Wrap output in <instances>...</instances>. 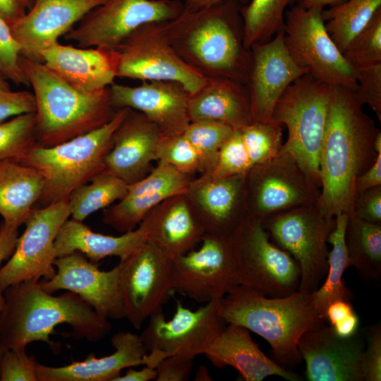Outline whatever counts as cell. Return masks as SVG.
I'll use <instances>...</instances> for the list:
<instances>
[{"label": "cell", "mask_w": 381, "mask_h": 381, "mask_svg": "<svg viewBox=\"0 0 381 381\" xmlns=\"http://www.w3.org/2000/svg\"><path fill=\"white\" fill-rule=\"evenodd\" d=\"M352 90L332 86L329 116L319 155L318 205L327 216H353L355 181L377 156L374 142L380 130L362 109Z\"/></svg>", "instance_id": "obj_1"}, {"label": "cell", "mask_w": 381, "mask_h": 381, "mask_svg": "<svg viewBox=\"0 0 381 381\" xmlns=\"http://www.w3.org/2000/svg\"><path fill=\"white\" fill-rule=\"evenodd\" d=\"M0 313V342L6 350H25L31 342L43 341L54 352L59 345L50 339L55 327L67 324L75 339L97 342L110 332L111 324L99 316L77 294L54 296L45 291L39 280L30 279L10 286L5 291Z\"/></svg>", "instance_id": "obj_2"}, {"label": "cell", "mask_w": 381, "mask_h": 381, "mask_svg": "<svg viewBox=\"0 0 381 381\" xmlns=\"http://www.w3.org/2000/svg\"><path fill=\"white\" fill-rule=\"evenodd\" d=\"M241 6L236 0H223L193 12L183 10L164 23L176 54L203 77L247 85L251 52L244 45Z\"/></svg>", "instance_id": "obj_3"}, {"label": "cell", "mask_w": 381, "mask_h": 381, "mask_svg": "<svg viewBox=\"0 0 381 381\" xmlns=\"http://www.w3.org/2000/svg\"><path fill=\"white\" fill-rule=\"evenodd\" d=\"M218 312L226 324L243 327L265 339L275 362L282 367L301 361L299 339L326 322L315 309L311 294L298 290L270 297L238 285L219 300Z\"/></svg>", "instance_id": "obj_4"}, {"label": "cell", "mask_w": 381, "mask_h": 381, "mask_svg": "<svg viewBox=\"0 0 381 381\" xmlns=\"http://www.w3.org/2000/svg\"><path fill=\"white\" fill-rule=\"evenodd\" d=\"M20 66L35 97L39 146H55L87 133L116 114L109 87L86 93L71 86L40 61L20 56Z\"/></svg>", "instance_id": "obj_5"}, {"label": "cell", "mask_w": 381, "mask_h": 381, "mask_svg": "<svg viewBox=\"0 0 381 381\" xmlns=\"http://www.w3.org/2000/svg\"><path fill=\"white\" fill-rule=\"evenodd\" d=\"M128 110L117 109L104 125L63 143L48 147L37 145L19 161L37 169L44 178L38 201L41 207L68 200L74 190L104 170L113 135Z\"/></svg>", "instance_id": "obj_6"}, {"label": "cell", "mask_w": 381, "mask_h": 381, "mask_svg": "<svg viewBox=\"0 0 381 381\" xmlns=\"http://www.w3.org/2000/svg\"><path fill=\"white\" fill-rule=\"evenodd\" d=\"M332 86L306 73L291 83L277 102L272 120L288 137L281 150L289 154L320 189L319 155L327 123Z\"/></svg>", "instance_id": "obj_7"}, {"label": "cell", "mask_w": 381, "mask_h": 381, "mask_svg": "<svg viewBox=\"0 0 381 381\" xmlns=\"http://www.w3.org/2000/svg\"><path fill=\"white\" fill-rule=\"evenodd\" d=\"M239 285L270 297L298 291L300 268L286 251L271 241L261 221L249 218L228 238Z\"/></svg>", "instance_id": "obj_8"}, {"label": "cell", "mask_w": 381, "mask_h": 381, "mask_svg": "<svg viewBox=\"0 0 381 381\" xmlns=\"http://www.w3.org/2000/svg\"><path fill=\"white\" fill-rule=\"evenodd\" d=\"M262 224L275 244L298 264V290L308 294L315 291L327 272V243L335 217L325 215L316 202L276 214Z\"/></svg>", "instance_id": "obj_9"}, {"label": "cell", "mask_w": 381, "mask_h": 381, "mask_svg": "<svg viewBox=\"0 0 381 381\" xmlns=\"http://www.w3.org/2000/svg\"><path fill=\"white\" fill-rule=\"evenodd\" d=\"M323 8H305L298 5L284 16V42L293 59L310 74L330 86L354 90L356 71L327 33Z\"/></svg>", "instance_id": "obj_10"}, {"label": "cell", "mask_w": 381, "mask_h": 381, "mask_svg": "<svg viewBox=\"0 0 381 381\" xmlns=\"http://www.w3.org/2000/svg\"><path fill=\"white\" fill-rule=\"evenodd\" d=\"M165 22L150 23L131 32L116 49L117 77L143 81L170 80L190 93L197 91L205 77L176 54L166 32Z\"/></svg>", "instance_id": "obj_11"}, {"label": "cell", "mask_w": 381, "mask_h": 381, "mask_svg": "<svg viewBox=\"0 0 381 381\" xmlns=\"http://www.w3.org/2000/svg\"><path fill=\"white\" fill-rule=\"evenodd\" d=\"M245 192L250 218L263 222L276 214L318 202L320 189L289 154L280 150L274 157L246 173Z\"/></svg>", "instance_id": "obj_12"}, {"label": "cell", "mask_w": 381, "mask_h": 381, "mask_svg": "<svg viewBox=\"0 0 381 381\" xmlns=\"http://www.w3.org/2000/svg\"><path fill=\"white\" fill-rule=\"evenodd\" d=\"M183 10V3L179 0H106L64 38L80 47L116 49L143 25L171 20Z\"/></svg>", "instance_id": "obj_13"}, {"label": "cell", "mask_w": 381, "mask_h": 381, "mask_svg": "<svg viewBox=\"0 0 381 381\" xmlns=\"http://www.w3.org/2000/svg\"><path fill=\"white\" fill-rule=\"evenodd\" d=\"M119 263L125 318L140 329L174 291L173 260L148 240Z\"/></svg>", "instance_id": "obj_14"}, {"label": "cell", "mask_w": 381, "mask_h": 381, "mask_svg": "<svg viewBox=\"0 0 381 381\" xmlns=\"http://www.w3.org/2000/svg\"><path fill=\"white\" fill-rule=\"evenodd\" d=\"M70 217L68 200L33 209L12 255L0 268L3 291L23 281L42 277L48 280L54 276V241L61 226Z\"/></svg>", "instance_id": "obj_15"}, {"label": "cell", "mask_w": 381, "mask_h": 381, "mask_svg": "<svg viewBox=\"0 0 381 381\" xmlns=\"http://www.w3.org/2000/svg\"><path fill=\"white\" fill-rule=\"evenodd\" d=\"M219 301H212L192 310L177 301L171 319L167 320L163 311L152 315L140 335L145 347L164 358L171 355L195 358L204 354L227 325L218 312Z\"/></svg>", "instance_id": "obj_16"}, {"label": "cell", "mask_w": 381, "mask_h": 381, "mask_svg": "<svg viewBox=\"0 0 381 381\" xmlns=\"http://www.w3.org/2000/svg\"><path fill=\"white\" fill-rule=\"evenodd\" d=\"M201 242L173 260L174 289L206 303L220 300L239 282L228 239L205 234Z\"/></svg>", "instance_id": "obj_17"}, {"label": "cell", "mask_w": 381, "mask_h": 381, "mask_svg": "<svg viewBox=\"0 0 381 381\" xmlns=\"http://www.w3.org/2000/svg\"><path fill=\"white\" fill-rule=\"evenodd\" d=\"M56 273L40 282L49 294L60 290L73 292L90 305L101 317L108 320L125 318L120 287L121 265L104 271L80 252L58 257L54 260Z\"/></svg>", "instance_id": "obj_18"}, {"label": "cell", "mask_w": 381, "mask_h": 381, "mask_svg": "<svg viewBox=\"0 0 381 381\" xmlns=\"http://www.w3.org/2000/svg\"><path fill=\"white\" fill-rule=\"evenodd\" d=\"M250 50L251 66L246 85L252 121H270L277 102L287 87L309 72L290 55L283 30L267 42L254 44Z\"/></svg>", "instance_id": "obj_19"}, {"label": "cell", "mask_w": 381, "mask_h": 381, "mask_svg": "<svg viewBox=\"0 0 381 381\" xmlns=\"http://www.w3.org/2000/svg\"><path fill=\"white\" fill-rule=\"evenodd\" d=\"M246 175L214 178L200 174L191 180L186 195L205 234L228 239L250 218L246 200Z\"/></svg>", "instance_id": "obj_20"}, {"label": "cell", "mask_w": 381, "mask_h": 381, "mask_svg": "<svg viewBox=\"0 0 381 381\" xmlns=\"http://www.w3.org/2000/svg\"><path fill=\"white\" fill-rule=\"evenodd\" d=\"M106 0H34L26 13L10 25L21 56L41 62L42 52L59 42L90 11Z\"/></svg>", "instance_id": "obj_21"}, {"label": "cell", "mask_w": 381, "mask_h": 381, "mask_svg": "<svg viewBox=\"0 0 381 381\" xmlns=\"http://www.w3.org/2000/svg\"><path fill=\"white\" fill-rule=\"evenodd\" d=\"M364 348L363 339L358 332L351 337L341 338L326 324L305 332L298 344L309 381H364Z\"/></svg>", "instance_id": "obj_22"}, {"label": "cell", "mask_w": 381, "mask_h": 381, "mask_svg": "<svg viewBox=\"0 0 381 381\" xmlns=\"http://www.w3.org/2000/svg\"><path fill=\"white\" fill-rule=\"evenodd\" d=\"M109 89L115 109L129 108L141 112L164 137L183 133L190 122L188 112L190 93L178 82L143 81L137 86L114 83Z\"/></svg>", "instance_id": "obj_23"}, {"label": "cell", "mask_w": 381, "mask_h": 381, "mask_svg": "<svg viewBox=\"0 0 381 381\" xmlns=\"http://www.w3.org/2000/svg\"><path fill=\"white\" fill-rule=\"evenodd\" d=\"M162 135L143 114L128 110L113 135L112 145L104 157V170L128 185L144 178L152 162L157 160Z\"/></svg>", "instance_id": "obj_24"}, {"label": "cell", "mask_w": 381, "mask_h": 381, "mask_svg": "<svg viewBox=\"0 0 381 381\" xmlns=\"http://www.w3.org/2000/svg\"><path fill=\"white\" fill-rule=\"evenodd\" d=\"M192 179L172 166L158 162L144 178L128 186L124 198L104 210L103 222L121 233L132 231L154 207L186 193Z\"/></svg>", "instance_id": "obj_25"}, {"label": "cell", "mask_w": 381, "mask_h": 381, "mask_svg": "<svg viewBox=\"0 0 381 381\" xmlns=\"http://www.w3.org/2000/svg\"><path fill=\"white\" fill-rule=\"evenodd\" d=\"M41 62L75 89L92 93L109 87L117 77L119 54L107 47L53 44L41 54Z\"/></svg>", "instance_id": "obj_26"}, {"label": "cell", "mask_w": 381, "mask_h": 381, "mask_svg": "<svg viewBox=\"0 0 381 381\" xmlns=\"http://www.w3.org/2000/svg\"><path fill=\"white\" fill-rule=\"evenodd\" d=\"M111 342L114 352L103 357L97 358L91 353L83 361L59 367L36 361L37 381H115L123 369L144 365L147 350L140 335L118 332Z\"/></svg>", "instance_id": "obj_27"}, {"label": "cell", "mask_w": 381, "mask_h": 381, "mask_svg": "<svg viewBox=\"0 0 381 381\" xmlns=\"http://www.w3.org/2000/svg\"><path fill=\"white\" fill-rule=\"evenodd\" d=\"M154 226L152 210L147 213L137 228L118 236L95 232L83 222L68 219L61 226L56 237L55 256L58 258L78 251L94 263L109 256L123 260L150 239Z\"/></svg>", "instance_id": "obj_28"}, {"label": "cell", "mask_w": 381, "mask_h": 381, "mask_svg": "<svg viewBox=\"0 0 381 381\" xmlns=\"http://www.w3.org/2000/svg\"><path fill=\"white\" fill-rule=\"evenodd\" d=\"M204 355L217 368H235L246 381H261L270 375L288 381L301 380L266 356L253 340L249 330L239 325L227 324Z\"/></svg>", "instance_id": "obj_29"}, {"label": "cell", "mask_w": 381, "mask_h": 381, "mask_svg": "<svg viewBox=\"0 0 381 381\" xmlns=\"http://www.w3.org/2000/svg\"><path fill=\"white\" fill-rule=\"evenodd\" d=\"M190 121L210 119L238 130L252 121L247 85L222 77H207L201 87L189 94Z\"/></svg>", "instance_id": "obj_30"}, {"label": "cell", "mask_w": 381, "mask_h": 381, "mask_svg": "<svg viewBox=\"0 0 381 381\" xmlns=\"http://www.w3.org/2000/svg\"><path fill=\"white\" fill-rule=\"evenodd\" d=\"M150 239L172 260L193 250L205 229L186 193L172 196L152 209Z\"/></svg>", "instance_id": "obj_31"}, {"label": "cell", "mask_w": 381, "mask_h": 381, "mask_svg": "<svg viewBox=\"0 0 381 381\" xmlns=\"http://www.w3.org/2000/svg\"><path fill=\"white\" fill-rule=\"evenodd\" d=\"M44 178L36 169L19 161H0V215L4 223L19 228L38 202Z\"/></svg>", "instance_id": "obj_32"}, {"label": "cell", "mask_w": 381, "mask_h": 381, "mask_svg": "<svg viewBox=\"0 0 381 381\" xmlns=\"http://www.w3.org/2000/svg\"><path fill=\"white\" fill-rule=\"evenodd\" d=\"M348 219L345 213L335 216V226L328 238L332 249L328 254L327 272L322 285L311 293L313 305L324 319L325 310L330 303L336 300L351 302L353 296L342 279L345 270L351 266L344 237Z\"/></svg>", "instance_id": "obj_33"}, {"label": "cell", "mask_w": 381, "mask_h": 381, "mask_svg": "<svg viewBox=\"0 0 381 381\" xmlns=\"http://www.w3.org/2000/svg\"><path fill=\"white\" fill-rule=\"evenodd\" d=\"M344 237L351 266L363 278L378 279L381 276V224L349 217Z\"/></svg>", "instance_id": "obj_34"}, {"label": "cell", "mask_w": 381, "mask_h": 381, "mask_svg": "<svg viewBox=\"0 0 381 381\" xmlns=\"http://www.w3.org/2000/svg\"><path fill=\"white\" fill-rule=\"evenodd\" d=\"M381 9V0H346L323 9L327 33L343 52Z\"/></svg>", "instance_id": "obj_35"}, {"label": "cell", "mask_w": 381, "mask_h": 381, "mask_svg": "<svg viewBox=\"0 0 381 381\" xmlns=\"http://www.w3.org/2000/svg\"><path fill=\"white\" fill-rule=\"evenodd\" d=\"M128 186L122 179L104 170L69 195L71 219L83 222L96 211L122 200L128 193Z\"/></svg>", "instance_id": "obj_36"}, {"label": "cell", "mask_w": 381, "mask_h": 381, "mask_svg": "<svg viewBox=\"0 0 381 381\" xmlns=\"http://www.w3.org/2000/svg\"><path fill=\"white\" fill-rule=\"evenodd\" d=\"M296 0H250L241 7L244 45L270 41L284 26L285 9Z\"/></svg>", "instance_id": "obj_37"}, {"label": "cell", "mask_w": 381, "mask_h": 381, "mask_svg": "<svg viewBox=\"0 0 381 381\" xmlns=\"http://www.w3.org/2000/svg\"><path fill=\"white\" fill-rule=\"evenodd\" d=\"M233 131L231 126L214 120L200 119L190 122L183 134L198 155L200 174H210L213 171L219 149Z\"/></svg>", "instance_id": "obj_38"}, {"label": "cell", "mask_w": 381, "mask_h": 381, "mask_svg": "<svg viewBox=\"0 0 381 381\" xmlns=\"http://www.w3.org/2000/svg\"><path fill=\"white\" fill-rule=\"evenodd\" d=\"M37 145L35 112L19 114L0 123V161H20Z\"/></svg>", "instance_id": "obj_39"}, {"label": "cell", "mask_w": 381, "mask_h": 381, "mask_svg": "<svg viewBox=\"0 0 381 381\" xmlns=\"http://www.w3.org/2000/svg\"><path fill=\"white\" fill-rule=\"evenodd\" d=\"M282 125L270 121H251L239 129L252 167L274 157L281 150Z\"/></svg>", "instance_id": "obj_40"}, {"label": "cell", "mask_w": 381, "mask_h": 381, "mask_svg": "<svg viewBox=\"0 0 381 381\" xmlns=\"http://www.w3.org/2000/svg\"><path fill=\"white\" fill-rule=\"evenodd\" d=\"M342 54L354 68L381 63V9Z\"/></svg>", "instance_id": "obj_41"}, {"label": "cell", "mask_w": 381, "mask_h": 381, "mask_svg": "<svg viewBox=\"0 0 381 381\" xmlns=\"http://www.w3.org/2000/svg\"><path fill=\"white\" fill-rule=\"evenodd\" d=\"M157 161L169 164L189 176L201 171L198 155L183 133L162 137L157 152Z\"/></svg>", "instance_id": "obj_42"}, {"label": "cell", "mask_w": 381, "mask_h": 381, "mask_svg": "<svg viewBox=\"0 0 381 381\" xmlns=\"http://www.w3.org/2000/svg\"><path fill=\"white\" fill-rule=\"evenodd\" d=\"M251 168L240 130H234L220 147L215 168L210 175L223 178L245 174Z\"/></svg>", "instance_id": "obj_43"}, {"label": "cell", "mask_w": 381, "mask_h": 381, "mask_svg": "<svg viewBox=\"0 0 381 381\" xmlns=\"http://www.w3.org/2000/svg\"><path fill=\"white\" fill-rule=\"evenodd\" d=\"M21 49L10 25L0 18V75L17 85L29 84L20 66Z\"/></svg>", "instance_id": "obj_44"}, {"label": "cell", "mask_w": 381, "mask_h": 381, "mask_svg": "<svg viewBox=\"0 0 381 381\" xmlns=\"http://www.w3.org/2000/svg\"><path fill=\"white\" fill-rule=\"evenodd\" d=\"M357 87L353 90L358 100L368 104L381 121V63L358 67Z\"/></svg>", "instance_id": "obj_45"}, {"label": "cell", "mask_w": 381, "mask_h": 381, "mask_svg": "<svg viewBox=\"0 0 381 381\" xmlns=\"http://www.w3.org/2000/svg\"><path fill=\"white\" fill-rule=\"evenodd\" d=\"M35 358L25 350H6L0 363V381H37Z\"/></svg>", "instance_id": "obj_46"}, {"label": "cell", "mask_w": 381, "mask_h": 381, "mask_svg": "<svg viewBox=\"0 0 381 381\" xmlns=\"http://www.w3.org/2000/svg\"><path fill=\"white\" fill-rule=\"evenodd\" d=\"M367 346L362 356V370L365 381L381 380V325L369 327L366 332Z\"/></svg>", "instance_id": "obj_47"}, {"label": "cell", "mask_w": 381, "mask_h": 381, "mask_svg": "<svg viewBox=\"0 0 381 381\" xmlns=\"http://www.w3.org/2000/svg\"><path fill=\"white\" fill-rule=\"evenodd\" d=\"M35 111V101L32 92L0 91V123L19 114Z\"/></svg>", "instance_id": "obj_48"}, {"label": "cell", "mask_w": 381, "mask_h": 381, "mask_svg": "<svg viewBox=\"0 0 381 381\" xmlns=\"http://www.w3.org/2000/svg\"><path fill=\"white\" fill-rule=\"evenodd\" d=\"M194 358L177 355L166 357L155 368V381L188 380Z\"/></svg>", "instance_id": "obj_49"}, {"label": "cell", "mask_w": 381, "mask_h": 381, "mask_svg": "<svg viewBox=\"0 0 381 381\" xmlns=\"http://www.w3.org/2000/svg\"><path fill=\"white\" fill-rule=\"evenodd\" d=\"M353 216L373 224H381V186L368 189L357 195Z\"/></svg>", "instance_id": "obj_50"}, {"label": "cell", "mask_w": 381, "mask_h": 381, "mask_svg": "<svg viewBox=\"0 0 381 381\" xmlns=\"http://www.w3.org/2000/svg\"><path fill=\"white\" fill-rule=\"evenodd\" d=\"M18 238V228L6 225L4 221L0 223V265L12 255ZM4 291L0 286V313L4 304Z\"/></svg>", "instance_id": "obj_51"}, {"label": "cell", "mask_w": 381, "mask_h": 381, "mask_svg": "<svg viewBox=\"0 0 381 381\" xmlns=\"http://www.w3.org/2000/svg\"><path fill=\"white\" fill-rule=\"evenodd\" d=\"M378 186H381V152L377 154L373 164L356 179V197L362 192Z\"/></svg>", "instance_id": "obj_52"}, {"label": "cell", "mask_w": 381, "mask_h": 381, "mask_svg": "<svg viewBox=\"0 0 381 381\" xmlns=\"http://www.w3.org/2000/svg\"><path fill=\"white\" fill-rule=\"evenodd\" d=\"M356 312L350 301L336 300L330 303L325 312V319L330 327L342 322Z\"/></svg>", "instance_id": "obj_53"}, {"label": "cell", "mask_w": 381, "mask_h": 381, "mask_svg": "<svg viewBox=\"0 0 381 381\" xmlns=\"http://www.w3.org/2000/svg\"><path fill=\"white\" fill-rule=\"evenodd\" d=\"M21 0H0V18L11 25L26 13Z\"/></svg>", "instance_id": "obj_54"}, {"label": "cell", "mask_w": 381, "mask_h": 381, "mask_svg": "<svg viewBox=\"0 0 381 381\" xmlns=\"http://www.w3.org/2000/svg\"><path fill=\"white\" fill-rule=\"evenodd\" d=\"M358 327L359 319L355 313L342 322L330 327L339 337L349 338L358 332Z\"/></svg>", "instance_id": "obj_55"}, {"label": "cell", "mask_w": 381, "mask_h": 381, "mask_svg": "<svg viewBox=\"0 0 381 381\" xmlns=\"http://www.w3.org/2000/svg\"><path fill=\"white\" fill-rule=\"evenodd\" d=\"M156 370L145 366L140 370L128 369L124 375H121L115 381H151L155 380Z\"/></svg>", "instance_id": "obj_56"}, {"label": "cell", "mask_w": 381, "mask_h": 381, "mask_svg": "<svg viewBox=\"0 0 381 381\" xmlns=\"http://www.w3.org/2000/svg\"><path fill=\"white\" fill-rule=\"evenodd\" d=\"M223 0H186L183 10L193 12L216 4ZM242 5L247 4L250 0H236Z\"/></svg>", "instance_id": "obj_57"}, {"label": "cell", "mask_w": 381, "mask_h": 381, "mask_svg": "<svg viewBox=\"0 0 381 381\" xmlns=\"http://www.w3.org/2000/svg\"><path fill=\"white\" fill-rule=\"evenodd\" d=\"M346 0H296L297 5L305 8H323L327 6H334L344 2Z\"/></svg>", "instance_id": "obj_58"}, {"label": "cell", "mask_w": 381, "mask_h": 381, "mask_svg": "<svg viewBox=\"0 0 381 381\" xmlns=\"http://www.w3.org/2000/svg\"><path fill=\"white\" fill-rule=\"evenodd\" d=\"M195 380H212L210 379V376L209 375L207 369L203 366L201 365L198 368L196 375H195Z\"/></svg>", "instance_id": "obj_59"}, {"label": "cell", "mask_w": 381, "mask_h": 381, "mask_svg": "<svg viewBox=\"0 0 381 381\" xmlns=\"http://www.w3.org/2000/svg\"><path fill=\"white\" fill-rule=\"evenodd\" d=\"M375 150L377 153L381 152V132L380 131L375 137L374 142Z\"/></svg>", "instance_id": "obj_60"}, {"label": "cell", "mask_w": 381, "mask_h": 381, "mask_svg": "<svg viewBox=\"0 0 381 381\" xmlns=\"http://www.w3.org/2000/svg\"><path fill=\"white\" fill-rule=\"evenodd\" d=\"M11 90L9 83L0 75V91Z\"/></svg>", "instance_id": "obj_61"}, {"label": "cell", "mask_w": 381, "mask_h": 381, "mask_svg": "<svg viewBox=\"0 0 381 381\" xmlns=\"http://www.w3.org/2000/svg\"><path fill=\"white\" fill-rule=\"evenodd\" d=\"M26 9L28 10L32 5L34 0H21Z\"/></svg>", "instance_id": "obj_62"}, {"label": "cell", "mask_w": 381, "mask_h": 381, "mask_svg": "<svg viewBox=\"0 0 381 381\" xmlns=\"http://www.w3.org/2000/svg\"><path fill=\"white\" fill-rule=\"evenodd\" d=\"M5 350L3 348L1 342H0V363H1V360L2 358V356H3V354L4 353Z\"/></svg>", "instance_id": "obj_63"}]
</instances>
